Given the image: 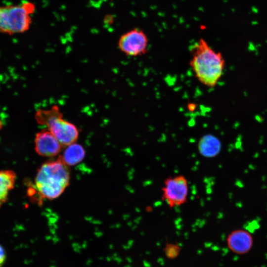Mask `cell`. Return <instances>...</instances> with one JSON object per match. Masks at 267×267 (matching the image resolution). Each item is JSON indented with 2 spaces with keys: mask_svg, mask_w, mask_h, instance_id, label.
Returning <instances> with one entry per match:
<instances>
[{
  "mask_svg": "<svg viewBox=\"0 0 267 267\" xmlns=\"http://www.w3.org/2000/svg\"><path fill=\"white\" fill-rule=\"evenodd\" d=\"M189 65L196 79L208 88H213L221 79L225 61L203 39H199L190 48Z\"/></svg>",
  "mask_w": 267,
  "mask_h": 267,
  "instance_id": "cell-1",
  "label": "cell"
},
{
  "mask_svg": "<svg viewBox=\"0 0 267 267\" xmlns=\"http://www.w3.org/2000/svg\"><path fill=\"white\" fill-rule=\"evenodd\" d=\"M70 173L61 157L43 164L35 177V189L40 198L48 200L58 197L68 186Z\"/></svg>",
  "mask_w": 267,
  "mask_h": 267,
  "instance_id": "cell-2",
  "label": "cell"
},
{
  "mask_svg": "<svg viewBox=\"0 0 267 267\" xmlns=\"http://www.w3.org/2000/svg\"><path fill=\"white\" fill-rule=\"evenodd\" d=\"M35 118L38 124L46 127L62 146H68L77 141L79 135L78 128L64 119L58 106L37 110Z\"/></svg>",
  "mask_w": 267,
  "mask_h": 267,
  "instance_id": "cell-3",
  "label": "cell"
},
{
  "mask_svg": "<svg viewBox=\"0 0 267 267\" xmlns=\"http://www.w3.org/2000/svg\"><path fill=\"white\" fill-rule=\"evenodd\" d=\"M33 3L24 1L18 5L0 6V32L8 35L27 31L35 11Z\"/></svg>",
  "mask_w": 267,
  "mask_h": 267,
  "instance_id": "cell-4",
  "label": "cell"
},
{
  "mask_svg": "<svg viewBox=\"0 0 267 267\" xmlns=\"http://www.w3.org/2000/svg\"><path fill=\"white\" fill-rule=\"evenodd\" d=\"M161 191L162 199L169 208L184 205L189 195L188 180L183 175L169 177L165 179Z\"/></svg>",
  "mask_w": 267,
  "mask_h": 267,
  "instance_id": "cell-5",
  "label": "cell"
},
{
  "mask_svg": "<svg viewBox=\"0 0 267 267\" xmlns=\"http://www.w3.org/2000/svg\"><path fill=\"white\" fill-rule=\"evenodd\" d=\"M118 45L121 51L127 56H140L147 52L148 39L143 30L134 28L121 35Z\"/></svg>",
  "mask_w": 267,
  "mask_h": 267,
  "instance_id": "cell-6",
  "label": "cell"
},
{
  "mask_svg": "<svg viewBox=\"0 0 267 267\" xmlns=\"http://www.w3.org/2000/svg\"><path fill=\"white\" fill-rule=\"evenodd\" d=\"M34 142L36 152L44 157L57 155L62 146L47 129L40 131L36 134Z\"/></svg>",
  "mask_w": 267,
  "mask_h": 267,
  "instance_id": "cell-7",
  "label": "cell"
},
{
  "mask_svg": "<svg viewBox=\"0 0 267 267\" xmlns=\"http://www.w3.org/2000/svg\"><path fill=\"white\" fill-rule=\"evenodd\" d=\"M253 242L251 235L243 229L232 231L227 238L228 248L234 253L239 254L247 253L251 249Z\"/></svg>",
  "mask_w": 267,
  "mask_h": 267,
  "instance_id": "cell-8",
  "label": "cell"
},
{
  "mask_svg": "<svg viewBox=\"0 0 267 267\" xmlns=\"http://www.w3.org/2000/svg\"><path fill=\"white\" fill-rule=\"evenodd\" d=\"M220 140L216 136L207 134L199 140L198 149L199 154L206 158H213L218 155L221 149Z\"/></svg>",
  "mask_w": 267,
  "mask_h": 267,
  "instance_id": "cell-9",
  "label": "cell"
},
{
  "mask_svg": "<svg viewBox=\"0 0 267 267\" xmlns=\"http://www.w3.org/2000/svg\"><path fill=\"white\" fill-rule=\"evenodd\" d=\"M16 176L11 170L0 171V206L4 203L14 188Z\"/></svg>",
  "mask_w": 267,
  "mask_h": 267,
  "instance_id": "cell-10",
  "label": "cell"
},
{
  "mask_svg": "<svg viewBox=\"0 0 267 267\" xmlns=\"http://www.w3.org/2000/svg\"><path fill=\"white\" fill-rule=\"evenodd\" d=\"M66 146L63 155L60 156L66 165L74 166L83 160L85 151L81 145L75 142Z\"/></svg>",
  "mask_w": 267,
  "mask_h": 267,
  "instance_id": "cell-11",
  "label": "cell"
},
{
  "mask_svg": "<svg viewBox=\"0 0 267 267\" xmlns=\"http://www.w3.org/2000/svg\"><path fill=\"white\" fill-rule=\"evenodd\" d=\"M180 247L178 245L173 243H168L165 248V252L169 258H176L179 254Z\"/></svg>",
  "mask_w": 267,
  "mask_h": 267,
  "instance_id": "cell-12",
  "label": "cell"
},
{
  "mask_svg": "<svg viewBox=\"0 0 267 267\" xmlns=\"http://www.w3.org/2000/svg\"><path fill=\"white\" fill-rule=\"evenodd\" d=\"M6 255L2 246L0 245V267H1L5 262Z\"/></svg>",
  "mask_w": 267,
  "mask_h": 267,
  "instance_id": "cell-13",
  "label": "cell"
},
{
  "mask_svg": "<svg viewBox=\"0 0 267 267\" xmlns=\"http://www.w3.org/2000/svg\"><path fill=\"white\" fill-rule=\"evenodd\" d=\"M196 108V104L193 102L188 103L187 104V109L189 111H194Z\"/></svg>",
  "mask_w": 267,
  "mask_h": 267,
  "instance_id": "cell-14",
  "label": "cell"
},
{
  "mask_svg": "<svg viewBox=\"0 0 267 267\" xmlns=\"http://www.w3.org/2000/svg\"><path fill=\"white\" fill-rule=\"evenodd\" d=\"M1 127H2V123L1 121L0 120V129L1 128Z\"/></svg>",
  "mask_w": 267,
  "mask_h": 267,
  "instance_id": "cell-15",
  "label": "cell"
}]
</instances>
